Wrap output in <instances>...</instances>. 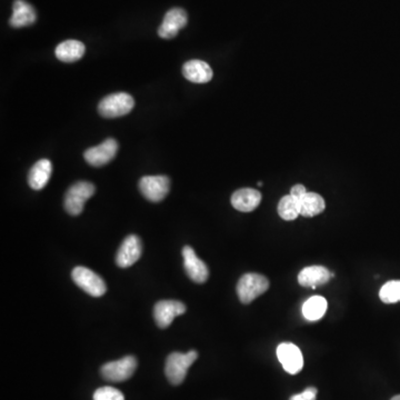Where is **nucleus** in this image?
Segmentation results:
<instances>
[{"mask_svg": "<svg viewBox=\"0 0 400 400\" xmlns=\"http://www.w3.org/2000/svg\"><path fill=\"white\" fill-rule=\"evenodd\" d=\"M306 194V188L303 185H296V186L292 187V192H290L292 197L297 198L298 200L301 199Z\"/></svg>", "mask_w": 400, "mask_h": 400, "instance_id": "nucleus-26", "label": "nucleus"}, {"mask_svg": "<svg viewBox=\"0 0 400 400\" xmlns=\"http://www.w3.org/2000/svg\"><path fill=\"white\" fill-rule=\"evenodd\" d=\"M37 19V14L34 7L25 0H14L12 5V14L9 20L10 26L14 28L30 26Z\"/></svg>", "mask_w": 400, "mask_h": 400, "instance_id": "nucleus-14", "label": "nucleus"}, {"mask_svg": "<svg viewBox=\"0 0 400 400\" xmlns=\"http://www.w3.org/2000/svg\"><path fill=\"white\" fill-rule=\"evenodd\" d=\"M94 400H125L123 392L112 387H101L94 394Z\"/></svg>", "mask_w": 400, "mask_h": 400, "instance_id": "nucleus-24", "label": "nucleus"}, {"mask_svg": "<svg viewBox=\"0 0 400 400\" xmlns=\"http://www.w3.org/2000/svg\"><path fill=\"white\" fill-rule=\"evenodd\" d=\"M137 369V359L134 356H126L116 361H110L100 368L103 379L112 383H121L132 377Z\"/></svg>", "mask_w": 400, "mask_h": 400, "instance_id": "nucleus-5", "label": "nucleus"}, {"mask_svg": "<svg viewBox=\"0 0 400 400\" xmlns=\"http://www.w3.org/2000/svg\"><path fill=\"white\" fill-rule=\"evenodd\" d=\"M187 23L188 16L183 9H170L163 17V23L158 29V34L163 39H172L177 36L179 30L186 27Z\"/></svg>", "mask_w": 400, "mask_h": 400, "instance_id": "nucleus-10", "label": "nucleus"}, {"mask_svg": "<svg viewBox=\"0 0 400 400\" xmlns=\"http://www.w3.org/2000/svg\"><path fill=\"white\" fill-rule=\"evenodd\" d=\"M170 189L167 176H145L139 180V190L152 203H159L166 198Z\"/></svg>", "mask_w": 400, "mask_h": 400, "instance_id": "nucleus-7", "label": "nucleus"}, {"mask_svg": "<svg viewBox=\"0 0 400 400\" xmlns=\"http://www.w3.org/2000/svg\"><path fill=\"white\" fill-rule=\"evenodd\" d=\"M134 106V98L127 92L108 94L100 100L98 112L105 118H117L132 112Z\"/></svg>", "mask_w": 400, "mask_h": 400, "instance_id": "nucleus-2", "label": "nucleus"}, {"mask_svg": "<svg viewBox=\"0 0 400 400\" xmlns=\"http://www.w3.org/2000/svg\"><path fill=\"white\" fill-rule=\"evenodd\" d=\"M141 241L136 234H129L125 238L121 246L118 249L116 263L120 268H128L137 263L141 256Z\"/></svg>", "mask_w": 400, "mask_h": 400, "instance_id": "nucleus-12", "label": "nucleus"}, {"mask_svg": "<svg viewBox=\"0 0 400 400\" xmlns=\"http://www.w3.org/2000/svg\"><path fill=\"white\" fill-rule=\"evenodd\" d=\"M278 214L283 220H294L300 214V203L292 194L281 198L278 205Z\"/></svg>", "mask_w": 400, "mask_h": 400, "instance_id": "nucleus-22", "label": "nucleus"}, {"mask_svg": "<svg viewBox=\"0 0 400 400\" xmlns=\"http://www.w3.org/2000/svg\"><path fill=\"white\" fill-rule=\"evenodd\" d=\"M390 400H400V394H397V396H394V397H392V399Z\"/></svg>", "mask_w": 400, "mask_h": 400, "instance_id": "nucleus-27", "label": "nucleus"}, {"mask_svg": "<svg viewBox=\"0 0 400 400\" xmlns=\"http://www.w3.org/2000/svg\"><path fill=\"white\" fill-rule=\"evenodd\" d=\"M268 288V279L263 274L254 272L243 274L237 283L238 297L243 305H248L256 298L265 294Z\"/></svg>", "mask_w": 400, "mask_h": 400, "instance_id": "nucleus-3", "label": "nucleus"}, {"mask_svg": "<svg viewBox=\"0 0 400 400\" xmlns=\"http://www.w3.org/2000/svg\"><path fill=\"white\" fill-rule=\"evenodd\" d=\"M317 388L308 387L300 394H294L289 400H316L317 399Z\"/></svg>", "mask_w": 400, "mask_h": 400, "instance_id": "nucleus-25", "label": "nucleus"}, {"mask_svg": "<svg viewBox=\"0 0 400 400\" xmlns=\"http://www.w3.org/2000/svg\"><path fill=\"white\" fill-rule=\"evenodd\" d=\"M379 298L383 303H396L400 301V280H392L380 288Z\"/></svg>", "mask_w": 400, "mask_h": 400, "instance_id": "nucleus-23", "label": "nucleus"}, {"mask_svg": "<svg viewBox=\"0 0 400 400\" xmlns=\"http://www.w3.org/2000/svg\"><path fill=\"white\" fill-rule=\"evenodd\" d=\"M277 357L283 369L288 374H296L303 369V357L301 350L292 343H280L277 348Z\"/></svg>", "mask_w": 400, "mask_h": 400, "instance_id": "nucleus-13", "label": "nucleus"}, {"mask_svg": "<svg viewBox=\"0 0 400 400\" xmlns=\"http://www.w3.org/2000/svg\"><path fill=\"white\" fill-rule=\"evenodd\" d=\"M327 300L321 296H312L305 301L303 306V317L309 321H317L327 312Z\"/></svg>", "mask_w": 400, "mask_h": 400, "instance_id": "nucleus-21", "label": "nucleus"}, {"mask_svg": "<svg viewBox=\"0 0 400 400\" xmlns=\"http://www.w3.org/2000/svg\"><path fill=\"white\" fill-rule=\"evenodd\" d=\"M72 280L83 292L92 297H101L106 292V283L96 272L87 267L78 266L72 270Z\"/></svg>", "mask_w": 400, "mask_h": 400, "instance_id": "nucleus-6", "label": "nucleus"}, {"mask_svg": "<svg viewBox=\"0 0 400 400\" xmlns=\"http://www.w3.org/2000/svg\"><path fill=\"white\" fill-rule=\"evenodd\" d=\"M261 194L252 188L239 189L232 196V205L241 212H250L259 206Z\"/></svg>", "mask_w": 400, "mask_h": 400, "instance_id": "nucleus-17", "label": "nucleus"}, {"mask_svg": "<svg viewBox=\"0 0 400 400\" xmlns=\"http://www.w3.org/2000/svg\"><path fill=\"white\" fill-rule=\"evenodd\" d=\"M186 312V306L177 300H160L154 307V317L158 327L167 328L172 320Z\"/></svg>", "mask_w": 400, "mask_h": 400, "instance_id": "nucleus-9", "label": "nucleus"}, {"mask_svg": "<svg viewBox=\"0 0 400 400\" xmlns=\"http://www.w3.org/2000/svg\"><path fill=\"white\" fill-rule=\"evenodd\" d=\"M94 183L89 181H78L74 183L70 188L67 190L65 196V209L69 214L72 216H78L81 214L85 207V203L89 198L94 196Z\"/></svg>", "mask_w": 400, "mask_h": 400, "instance_id": "nucleus-4", "label": "nucleus"}, {"mask_svg": "<svg viewBox=\"0 0 400 400\" xmlns=\"http://www.w3.org/2000/svg\"><path fill=\"white\" fill-rule=\"evenodd\" d=\"M300 214L303 217H314L326 208V203L320 194L316 192H307L301 199L299 200Z\"/></svg>", "mask_w": 400, "mask_h": 400, "instance_id": "nucleus-20", "label": "nucleus"}, {"mask_svg": "<svg viewBox=\"0 0 400 400\" xmlns=\"http://www.w3.org/2000/svg\"><path fill=\"white\" fill-rule=\"evenodd\" d=\"M52 165L50 160L40 159L30 168L28 174L29 186L34 190H41L47 186L52 176Z\"/></svg>", "mask_w": 400, "mask_h": 400, "instance_id": "nucleus-18", "label": "nucleus"}, {"mask_svg": "<svg viewBox=\"0 0 400 400\" xmlns=\"http://www.w3.org/2000/svg\"><path fill=\"white\" fill-rule=\"evenodd\" d=\"M118 143L112 138H108L96 147L87 149L83 152V157L87 163L92 167L105 166L114 159L117 154Z\"/></svg>", "mask_w": 400, "mask_h": 400, "instance_id": "nucleus-8", "label": "nucleus"}, {"mask_svg": "<svg viewBox=\"0 0 400 400\" xmlns=\"http://www.w3.org/2000/svg\"><path fill=\"white\" fill-rule=\"evenodd\" d=\"M197 358L198 352L196 350H190L187 354L172 352L169 354L166 360V367H165V372H166L169 383L174 386L183 383L186 378L188 369Z\"/></svg>", "mask_w": 400, "mask_h": 400, "instance_id": "nucleus-1", "label": "nucleus"}, {"mask_svg": "<svg viewBox=\"0 0 400 400\" xmlns=\"http://www.w3.org/2000/svg\"><path fill=\"white\" fill-rule=\"evenodd\" d=\"M334 277V274L329 272L326 267L309 266L303 268L298 274V283L303 287H310L316 289V287L328 283L330 278Z\"/></svg>", "mask_w": 400, "mask_h": 400, "instance_id": "nucleus-15", "label": "nucleus"}, {"mask_svg": "<svg viewBox=\"0 0 400 400\" xmlns=\"http://www.w3.org/2000/svg\"><path fill=\"white\" fill-rule=\"evenodd\" d=\"M183 74L189 81L194 83H206L212 78V69L203 60H189L183 66Z\"/></svg>", "mask_w": 400, "mask_h": 400, "instance_id": "nucleus-16", "label": "nucleus"}, {"mask_svg": "<svg viewBox=\"0 0 400 400\" xmlns=\"http://www.w3.org/2000/svg\"><path fill=\"white\" fill-rule=\"evenodd\" d=\"M183 267L188 277L197 283H206L209 277L208 267L203 260L197 257L194 248L185 246L183 248Z\"/></svg>", "mask_w": 400, "mask_h": 400, "instance_id": "nucleus-11", "label": "nucleus"}, {"mask_svg": "<svg viewBox=\"0 0 400 400\" xmlns=\"http://www.w3.org/2000/svg\"><path fill=\"white\" fill-rule=\"evenodd\" d=\"M85 52L86 47L81 41L70 39L60 43L56 47L54 54L63 63H74L83 58Z\"/></svg>", "mask_w": 400, "mask_h": 400, "instance_id": "nucleus-19", "label": "nucleus"}]
</instances>
